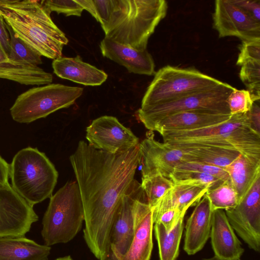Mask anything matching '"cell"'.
<instances>
[{
    "label": "cell",
    "mask_w": 260,
    "mask_h": 260,
    "mask_svg": "<svg viewBox=\"0 0 260 260\" xmlns=\"http://www.w3.org/2000/svg\"><path fill=\"white\" fill-rule=\"evenodd\" d=\"M231 116L201 111L180 112L162 118L153 125L150 131L160 134L165 131L200 129L225 122Z\"/></svg>",
    "instance_id": "obj_19"
},
{
    "label": "cell",
    "mask_w": 260,
    "mask_h": 260,
    "mask_svg": "<svg viewBox=\"0 0 260 260\" xmlns=\"http://www.w3.org/2000/svg\"><path fill=\"white\" fill-rule=\"evenodd\" d=\"M249 16L260 23V1H232Z\"/></svg>",
    "instance_id": "obj_37"
},
{
    "label": "cell",
    "mask_w": 260,
    "mask_h": 260,
    "mask_svg": "<svg viewBox=\"0 0 260 260\" xmlns=\"http://www.w3.org/2000/svg\"><path fill=\"white\" fill-rule=\"evenodd\" d=\"M195 206L185 226L183 248L188 255H193L204 247L211 232L213 211L206 194Z\"/></svg>",
    "instance_id": "obj_17"
},
{
    "label": "cell",
    "mask_w": 260,
    "mask_h": 260,
    "mask_svg": "<svg viewBox=\"0 0 260 260\" xmlns=\"http://www.w3.org/2000/svg\"><path fill=\"white\" fill-rule=\"evenodd\" d=\"M239 76L256 101L260 99V60H249L241 65Z\"/></svg>",
    "instance_id": "obj_30"
},
{
    "label": "cell",
    "mask_w": 260,
    "mask_h": 260,
    "mask_svg": "<svg viewBox=\"0 0 260 260\" xmlns=\"http://www.w3.org/2000/svg\"><path fill=\"white\" fill-rule=\"evenodd\" d=\"M105 37L138 50L166 16L165 0H93Z\"/></svg>",
    "instance_id": "obj_2"
},
{
    "label": "cell",
    "mask_w": 260,
    "mask_h": 260,
    "mask_svg": "<svg viewBox=\"0 0 260 260\" xmlns=\"http://www.w3.org/2000/svg\"><path fill=\"white\" fill-rule=\"evenodd\" d=\"M0 14L18 37L42 56H61L68 39L42 1L0 0Z\"/></svg>",
    "instance_id": "obj_3"
},
{
    "label": "cell",
    "mask_w": 260,
    "mask_h": 260,
    "mask_svg": "<svg viewBox=\"0 0 260 260\" xmlns=\"http://www.w3.org/2000/svg\"><path fill=\"white\" fill-rule=\"evenodd\" d=\"M141 187L149 205L153 207L174 186L173 182L161 174L142 177Z\"/></svg>",
    "instance_id": "obj_29"
},
{
    "label": "cell",
    "mask_w": 260,
    "mask_h": 260,
    "mask_svg": "<svg viewBox=\"0 0 260 260\" xmlns=\"http://www.w3.org/2000/svg\"><path fill=\"white\" fill-rule=\"evenodd\" d=\"M100 47L104 57L124 67L130 73L148 76L155 74L153 59L147 49L138 50L106 37Z\"/></svg>",
    "instance_id": "obj_16"
},
{
    "label": "cell",
    "mask_w": 260,
    "mask_h": 260,
    "mask_svg": "<svg viewBox=\"0 0 260 260\" xmlns=\"http://www.w3.org/2000/svg\"><path fill=\"white\" fill-rule=\"evenodd\" d=\"M256 101L248 90L236 88L229 94L227 102L231 115L246 113L249 111Z\"/></svg>",
    "instance_id": "obj_32"
},
{
    "label": "cell",
    "mask_w": 260,
    "mask_h": 260,
    "mask_svg": "<svg viewBox=\"0 0 260 260\" xmlns=\"http://www.w3.org/2000/svg\"><path fill=\"white\" fill-rule=\"evenodd\" d=\"M58 177L54 165L37 148L21 149L9 164L12 188L33 206L50 198Z\"/></svg>",
    "instance_id": "obj_4"
},
{
    "label": "cell",
    "mask_w": 260,
    "mask_h": 260,
    "mask_svg": "<svg viewBox=\"0 0 260 260\" xmlns=\"http://www.w3.org/2000/svg\"><path fill=\"white\" fill-rule=\"evenodd\" d=\"M213 27L219 38L234 36L242 41L260 40V23L230 0L215 1Z\"/></svg>",
    "instance_id": "obj_13"
},
{
    "label": "cell",
    "mask_w": 260,
    "mask_h": 260,
    "mask_svg": "<svg viewBox=\"0 0 260 260\" xmlns=\"http://www.w3.org/2000/svg\"><path fill=\"white\" fill-rule=\"evenodd\" d=\"M184 216L180 217L177 223L168 231L160 223L154 224L155 238L157 241L159 260H176L184 229Z\"/></svg>",
    "instance_id": "obj_26"
},
{
    "label": "cell",
    "mask_w": 260,
    "mask_h": 260,
    "mask_svg": "<svg viewBox=\"0 0 260 260\" xmlns=\"http://www.w3.org/2000/svg\"><path fill=\"white\" fill-rule=\"evenodd\" d=\"M86 139L94 148L111 154L125 152L139 144L138 138L112 116H102L86 127Z\"/></svg>",
    "instance_id": "obj_12"
},
{
    "label": "cell",
    "mask_w": 260,
    "mask_h": 260,
    "mask_svg": "<svg viewBox=\"0 0 260 260\" xmlns=\"http://www.w3.org/2000/svg\"><path fill=\"white\" fill-rule=\"evenodd\" d=\"M236 64L239 66L249 60H260V40L242 41Z\"/></svg>",
    "instance_id": "obj_35"
},
{
    "label": "cell",
    "mask_w": 260,
    "mask_h": 260,
    "mask_svg": "<svg viewBox=\"0 0 260 260\" xmlns=\"http://www.w3.org/2000/svg\"><path fill=\"white\" fill-rule=\"evenodd\" d=\"M0 78L25 85L51 84L53 76L39 66L13 61L10 59L0 43Z\"/></svg>",
    "instance_id": "obj_22"
},
{
    "label": "cell",
    "mask_w": 260,
    "mask_h": 260,
    "mask_svg": "<svg viewBox=\"0 0 260 260\" xmlns=\"http://www.w3.org/2000/svg\"><path fill=\"white\" fill-rule=\"evenodd\" d=\"M185 212H181L176 208H171L162 211L155 214H152L154 224L161 223L167 231L172 230L177 223L180 217L184 216Z\"/></svg>",
    "instance_id": "obj_36"
},
{
    "label": "cell",
    "mask_w": 260,
    "mask_h": 260,
    "mask_svg": "<svg viewBox=\"0 0 260 260\" xmlns=\"http://www.w3.org/2000/svg\"><path fill=\"white\" fill-rule=\"evenodd\" d=\"M0 43L3 48L9 55L10 53V39L9 34L6 27L5 22L0 14Z\"/></svg>",
    "instance_id": "obj_39"
},
{
    "label": "cell",
    "mask_w": 260,
    "mask_h": 260,
    "mask_svg": "<svg viewBox=\"0 0 260 260\" xmlns=\"http://www.w3.org/2000/svg\"><path fill=\"white\" fill-rule=\"evenodd\" d=\"M50 250L24 236L0 237V260H48Z\"/></svg>",
    "instance_id": "obj_23"
},
{
    "label": "cell",
    "mask_w": 260,
    "mask_h": 260,
    "mask_svg": "<svg viewBox=\"0 0 260 260\" xmlns=\"http://www.w3.org/2000/svg\"><path fill=\"white\" fill-rule=\"evenodd\" d=\"M42 2L50 13L55 12L58 14H64L66 16L80 17L84 10L76 0H47Z\"/></svg>",
    "instance_id": "obj_34"
},
{
    "label": "cell",
    "mask_w": 260,
    "mask_h": 260,
    "mask_svg": "<svg viewBox=\"0 0 260 260\" xmlns=\"http://www.w3.org/2000/svg\"><path fill=\"white\" fill-rule=\"evenodd\" d=\"M9 164L0 155V185L9 183Z\"/></svg>",
    "instance_id": "obj_40"
},
{
    "label": "cell",
    "mask_w": 260,
    "mask_h": 260,
    "mask_svg": "<svg viewBox=\"0 0 260 260\" xmlns=\"http://www.w3.org/2000/svg\"><path fill=\"white\" fill-rule=\"evenodd\" d=\"M206 195L209 200L212 211L233 208L239 202L238 193L230 180L209 190Z\"/></svg>",
    "instance_id": "obj_28"
},
{
    "label": "cell",
    "mask_w": 260,
    "mask_h": 260,
    "mask_svg": "<svg viewBox=\"0 0 260 260\" xmlns=\"http://www.w3.org/2000/svg\"><path fill=\"white\" fill-rule=\"evenodd\" d=\"M224 169L238 193L239 202L260 176V162H254L242 154Z\"/></svg>",
    "instance_id": "obj_25"
},
{
    "label": "cell",
    "mask_w": 260,
    "mask_h": 260,
    "mask_svg": "<svg viewBox=\"0 0 260 260\" xmlns=\"http://www.w3.org/2000/svg\"><path fill=\"white\" fill-rule=\"evenodd\" d=\"M256 102L253 103L250 110L247 114L251 127L260 134V108Z\"/></svg>",
    "instance_id": "obj_38"
},
{
    "label": "cell",
    "mask_w": 260,
    "mask_h": 260,
    "mask_svg": "<svg viewBox=\"0 0 260 260\" xmlns=\"http://www.w3.org/2000/svg\"><path fill=\"white\" fill-rule=\"evenodd\" d=\"M83 88L61 84L35 87L18 96L10 109L15 121L29 123L74 104Z\"/></svg>",
    "instance_id": "obj_7"
},
{
    "label": "cell",
    "mask_w": 260,
    "mask_h": 260,
    "mask_svg": "<svg viewBox=\"0 0 260 260\" xmlns=\"http://www.w3.org/2000/svg\"><path fill=\"white\" fill-rule=\"evenodd\" d=\"M172 146L187 153L191 161L201 162L224 169L240 154L234 149L193 142H168Z\"/></svg>",
    "instance_id": "obj_24"
},
{
    "label": "cell",
    "mask_w": 260,
    "mask_h": 260,
    "mask_svg": "<svg viewBox=\"0 0 260 260\" xmlns=\"http://www.w3.org/2000/svg\"><path fill=\"white\" fill-rule=\"evenodd\" d=\"M173 182L188 181L203 184L212 189L222 183L221 180L212 175L197 171L174 170L170 176Z\"/></svg>",
    "instance_id": "obj_31"
},
{
    "label": "cell",
    "mask_w": 260,
    "mask_h": 260,
    "mask_svg": "<svg viewBox=\"0 0 260 260\" xmlns=\"http://www.w3.org/2000/svg\"><path fill=\"white\" fill-rule=\"evenodd\" d=\"M38 219L33 206L9 183L0 185V237H24Z\"/></svg>",
    "instance_id": "obj_11"
},
{
    "label": "cell",
    "mask_w": 260,
    "mask_h": 260,
    "mask_svg": "<svg viewBox=\"0 0 260 260\" xmlns=\"http://www.w3.org/2000/svg\"><path fill=\"white\" fill-rule=\"evenodd\" d=\"M202 260H231V259H222L218 258L215 256H214L213 257L208 258H203ZM236 260H240V259H236Z\"/></svg>",
    "instance_id": "obj_42"
},
{
    "label": "cell",
    "mask_w": 260,
    "mask_h": 260,
    "mask_svg": "<svg viewBox=\"0 0 260 260\" xmlns=\"http://www.w3.org/2000/svg\"><path fill=\"white\" fill-rule=\"evenodd\" d=\"M52 67L58 77L85 86L101 85L108 78L104 71L84 62L79 55L60 56L53 60Z\"/></svg>",
    "instance_id": "obj_20"
},
{
    "label": "cell",
    "mask_w": 260,
    "mask_h": 260,
    "mask_svg": "<svg viewBox=\"0 0 260 260\" xmlns=\"http://www.w3.org/2000/svg\"><path fill=\"white\" fill-rule=\"evenodd\" d=\"M175 170L197 171L212 175L223 182L230 180L224 169L197 161H184L178 165Z\"/></svg>",
    "instance_id": "obj_33"
},
{
    "label": "cell",
    "mask_w": 260,
    "mask_h": 260,
    "mask_svg": "<svg viewBox=\"0 0 260 260\" xmlns=\"http://www.w3.org/2000/svg\"><path fill=\"white\" fill-rule=\"evenodd\" d=\"M145 193L134 179L120 198L111 224L105 252L100 260H122L128 251L134 235V208Z\"/></svg>",
    "instance_id": "obj_9"
},
{
    "label": "cell",
    "mask_w": 260,
    "mask_h": 260,
    "mask_svg": "<svg viewBox=\"0 0 260 260\" xmlns=\"http://www.w3.org/2000/svg\"><path fill=\"white\" fill-rule=\"evenodd\" d=\"M173 187L152 208V213L176 208L181 212L195 206L209 190L202 183L188 181L174 182Z\"/></svg>",
    "instance_id": "obj_21"
},
{
    "label": "cell",
    "mask_w": 260,
    "mask_h": 260,
    "mask_svg": "<svg viewBox=\"0 0 260 260\" xmlns=\"http://www.w3.org/2000/svg\"><path fill=\"white\" fill-rule=\"evenodd\" d=\"M84 221V212L76 181H68L50 198L42 220L41 234L50 246L66 243L80 231Z\"/></svg>",
    "instance_id": "obj_5"
},
{
    "label": "cell",
    "mask_w": 260,
    "mask_h": 260,
    "mask_svg": "<svg viewBox=\"0 0 260 260\" xmlns=\"http://www.w3.org/2000/svg\"><path fill=\"white\" fill-rule=\"evenodd\" d=\"M239 236L256 252L260 251V176L234 208L224 210Z\"/></svg>",
    "instance_id": "obj_10"
},
{
    "label": "cell",
    "mask_w": 260,
    "mask_h": 260,
    "mask_svg": "<svg viewBox=\"0 0 260 260\" xmlns=\"http://www.w3.org/2000/svg\"><path fill=\"white\" fill-rule=\"evenodd\" d=\"M5 25L10 39L11 50L8 55L10 59L15 61L36 66L42 64V56L18 37L6 23Z\"/></svg>",
    "instance_id": "obj_27"
},
{
    "label": "cell",
    "mask_w": 260,
    "mask_h": 260,
    "mask_svg": "<svg viewBox=\"0 0 260 260\" xmlns=\"http://www.w3.org/2000/svg\"><path fill=\"white\" fill-rule=\"evenodd\" d=\"M139 149L142 177L161 174L170 179L178 165L190 161L188 154L168 143L156 141L153 134L139 143Z\"/></svg>",
    "instance_id": "obj_14"
},
{
    "label": "cell",
    "mask_w": 260,
    "mask_h": 260,
    "mask_svg": "<svg viewBox=\"0 0 260 260\" xmlns=\"http://www.w3.org/2000/svg\"><path fill=\"white\" fill-rule=\"evenodd\" d=\"M221 82L194 68L168 65L155 72L143 98L141 108L167 103Z\"/></svg>",
    "instance_id": "obj_6"
},
{
    "label": "cell",
    "mask_w": 260,
    "mask_h": 260,
    "mask_svg": "<svg viewBox=\"0 0 260 260\" xmlns=\"http://www.w3.org/2000/svg\"><path fill=\"white\" fill-rule=\"evenodd\" d=\"M210 237L214 256L225 259H240L244 249L224 210L213 211Z\"/></svg>",
    "instance_id": "obj_18"
},
{
    "label": "cell",
    "mask_w": 260,
    "mask_h": 260,
    "mask_svg": "<svg viewBox=\"0 0 260 260\" xmlns=\"http://www.w3.org/2000/svg\"><path fill=\"white\" fill-rule=\"evenodd\" d=\"M70 160L84 208L83 237L91 252L100 259L119 201L135 179L140 161L139 145L111 154L81 140Z\"/></svg>",
    "instance_id": "obj_1"
},
{
    "label": "cell",
    "mask_w": 260,
    "mask_h": 260,
    "mask_svg": "<svg viewBox=\"0 0 260 260\" xmlns=\"http://www.w3.org/2000/svg\"><path fill=\"white\" fill-rule=\"evenodd\" d=\"M76 1L97 20V15L93 0H76Z\"/></svg>",
    "instance_id": "obj_41"
},
{
    "label": "cell",
    "mask_w": 260,
    "mask_h": 260,
    "mask_svg": "<svg viewBox=\"0 0 260 260\" xmlns=\"http://www.w3.org/2000/svg\"><path fill=\"white\" fill-rule=\"evenodd\" d=\"M234 87L226 83L185 95L167 103L140 108L139 119L151 130L162 118L180 112L201 111L214 114H231L227 99Z\"/></svg>",
    "instance_id": "obj_8"
},
{
    "label": "cell",
    "mask_w": 260,
    "mask_h": 260,
    "mask_svg": "<svg viewBox=\"0 0 260 260\" xmlns=\"http://www.w3.org/2000/svg\"><path fill=\"white\" fill-rule=\"evenodd\" d=\"M134 219L133 239L122 260H150L154 223L152 209L147 202L145 193L135 202Z\"/></svg>",
    "instance_id": "obj_15"
},
{
    "label": "cell",
    "mask_w": 260,
    "mask_h": 260,
    "mask_svg": "<svg viewBox=\"0 0 260 260\" xmlns=\"http://www.w3.org/2000/svg\"><path fill=\"white\" fill-rule=\"evenodd\" d=\"M55 260H74L70 256H66L64 257H59Z\"/></svg>",
    "instance_id": "obj_43"
}]
</instances>
